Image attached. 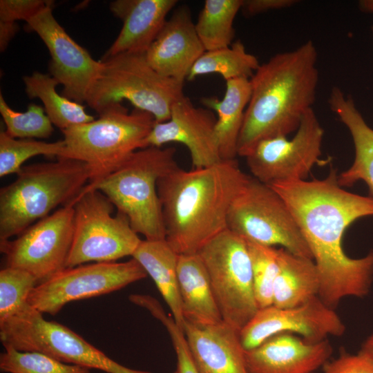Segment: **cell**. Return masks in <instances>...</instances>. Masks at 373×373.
Masks as SVG:
<instances>
[{
    "mask_svg": "<svg viewBox=\"0 0 373 373\" xmlns=\"http://www.w3.org/2000/svg\"><path fill=\"white\" fill-rule=\"evenodd\" d=\"M338 175L331 169L321 180L269 185L294 216L318 272V297L333 309L346 297H365L373 283V250L352 258L343 247L347 227L360 218L373 216V196L345 190Z\"/></svg>",
    "mask_w": 373,
    "mask_h": 373,
    "instance_id": "1",
    "label": "cell"
},
{
    "mask_svg": "<svg viewBox=\"0 0 373 373\" xmlns=\"http://www.w3.org/2000/svg\"><path fill=\"white\" fill-rule=\"evenodd\" d=\"M249 176L235 159L190 171L178 166L158 180L166 240L178 254H198L227 229L230 207Z\"/></svg>",
    "mask_w": 373,
    "mask_h": 373,
    "instance_id": "2",
    "label": "cell"
},
{
    "mask_svg": "<svg viewBox=\"0 0 373 373\" xmlns=\"http://www.w3.org/2000/svg\"><path fill=\"white\" fill-rule=\"evenodd\" d=\"M317 59L316 48L308 40L260 64L250 78L251 93L238 140V155L245 157L260 140L297 131L316 100Z\"/></svg>",
    "mask_w": 373,
    "mask_h": 373,
    "instance_id": "3",
    "label": "cell"
},
{
    "mask_svg": "<svg viewBox=\"0 0 373 373\" xmlns=\"http://www.w3.org/2000/svg\"><path fill=\"white\" fill-rule=\"evenodd\" d=\"M17 175L0 190V241L18 236L56 207L71 202L89 182L86 165L66 157L23 166Z\"/></svg>",
    "mask_w": 373,
    "mask_h": 373,
    "instance_id": "4",
    "label": "cell"
},
{
    "mask_svg": "<svg viewBox=\"0 0 373 373\" xmlns=\"http://www.w3.org/2000/svg\"><path fill=\"white\" fill-rule=\"evenodd\" d=\"M155 120L144 111L131 112L122 103L113 104L92 122L61 131L64 157L84 162L88 170V187L119 168L133 153L146 148V139Z\"/></svg>",
    "mask_w": 373,
    "mask_h": 373,
    "instance_id": "5",
    "label": "cell"
},
{
    "mask_svg": "<svg viewBox=\"0 0 373 373\" xmlns=\"http://www.w3.org/2000/svg\"><path fill=\"white\" fill-rule=\"evenodd\" d=\"M173 147L148 146L133 153L119 168L87 189L104 193L148 240H166L158 180L178 166Z\"/></svg>",
    "mask_w": 373,
    "mask_h": 373,
    "instance_id": "6",
    "label": "cell"
},
{
    "mask_svg": "<svg viewBox=\"0 0 373 373\" xmlns=\"http://www.w3.org/2000/svg\"><path fill=\"white\" fill-rule=\"evenodd\" d=\"M101 61L100 73L86 102L98 114L125 99L160 123L169 119L172 106L184 95L183 83L158 73L145 54L119 53Z\"/></svg>",
    "mask_w": 373,
    "mask_h": 373,
    "instance_id": "7",
    "label": "cell"
},
{
    "mask_svg": "<svg viewBox=\"0 0 373 373\" xmlns=\"http://www.w3.org/2000/svg\"><path fill=\"white\" fill-rule=\"evenodd\" d=\"M0 339L5 348L40 352L63 363L107 373H152L118 363L70 328L46 320L28 303L0 322Z\"/></svg>",
    "mask_w": 373,
    "mask_h": 373,
    "instance_id": "8",
    "label": "cell"
},
{
    "mask_svg": "<svg viewBox=\"0 0 373 373\" xmlns=\"http://www.w3.org/2000/svg\"><path fill=\"white\" fill-rule=\"evenodd\" d=\"M72 203L74 236L66 268L133 255L142 240L126 216H112L114 205L104 193L84 187Z\"/></svg>",
    "mask_w": 373,
    "mask_h": 373,
    "instance_id": "9",
    "label": "cell"
},
{
    "mask_svg": "<svg viewBox=\"0 0 373 373\" xmlns=\"http://www.w3.org/2000/svg\"><path fill=\"white\" fill-rule=\"evenodd\" d=\"M227 229L245 240L281 248L313 260L300 229L282 197L249 175L233 200Z\"/></svg>",
    "mask_w": 373,
    "mask_h": 373,
    "instance_id": "10",
    "label": "cell"
},
{
    "mask_svg": "<svg viewBox=\"0 0 373 373\" xmlns=\"http://www.w3.org/2000/svg\"><path fill=\"white\" fill-rule=\"evenodd\" d=\"M198 254L207 271L223 321L240 331L258 310L247 241L227 229Z\"/></svg>",
    "mask_w": 373,
    "mask_h": 373,
    "instance_id": "11",
    "label": "cell"
},
{
    "mask_svg": "<svg viewBox=\"0 0 373 373\" xmlns=\"http://www.w3.org/2000/svg\"><path fill=\"white\" fill-rule=\"evenodd\" d=\"M147 276L134 258L67 267L37 284L27 302L42 314L54 316L71 301L113 292Z\"/></svg>",
    "mask_w": 373,
    "mask_h": 373,
    "instance_id": "12",
    "label": "cell"
},
{
    "mask_svg": "<svg viewBox=\"0 0 373 373\" xmlns=\"http://www.w3.org/2000/svg\"><path fill=\"white\" fill-rule=\"evenodd\" d=\"M74 236L71 202L32 224L12 240L0 241L6 266L33 275L38 284L66 268Z\"/></svg>",
    "mask_w": 373,
    "mask_h": 373,
    "instance_id": "13",
    "label": "cell"
},
{
    "mask_svg": "<svg viewBox=\"0 0 373 373\" xmlns=\"http://www.w3.org/2000/svg\"><path fill=\"white\" fill-rule=\"evenodd\" d=\"M323 135L314 109L308 110L293 138L264 139L248 153L245 157L252 177L267 185L305 180L320 162Z\"/></svg>",
    "mask_w": 373,
    "mask_h": 373,
    "instance_id": "14",
    "label": "cell"
},
{
    "mask_svg": "<svg viewBox=\"0 0 373 373\" xmlns=\"http://www.w3.org/2000/svg\"><path fill=\"white\" fill-rule=\"evenodd\" d=\"M345 325L334 309L318 296L292 307L274 305L258 309L240 332L245 350L253 349L279 333L301 336L309 343H318L328 336H341Z\"/></svg>",
    "mask_w": 373,
    "mask_h": 373,
    "instance_id": "15",
    "label": "cell"
},
{
    "mask_svg": "<svg viewBox=\"0 0 373 373\" xmlns=\"http://www.w3.org/2000/svg\"><path fill=\"white\" fill-rule=\"evenodd\" d=\"M52 6V3L26 23L48 49L50 75L63 85L61 95L82 104L86 102L99 76L102 61L94 59L70 37L55 18Z\"/></svg>",
    "mask_w": 373,
    "mask_h": 373,
    "instance_id": "16",
    "label": "cell"
},
{
    "mask_svg": "<svg viewBox=\"0 0 373 373\" xmlns=\"http://www.w3.org/2000/svg\"><path fill=\"white\" fill-rule=\"evenodd\" d=\"M216 117L207 108L195 107L182 95L172 106L168 120L155 123L146 146L162 147L176 142L189 150L193 169L208 167L222 161L216 142Z\"/></svg>",
    "mask_w": 373,
    "mask_h": 373,
    "instance_id": "17",
    "label": "cell"
},
{
    "mask_svg": "<svg viewBox=\"0 0 373 373\" xmlns=\"http://www.w3.org/2000/svg\"><path fill=\"white\" fill-rule=\"evenodd\" d=\"M205 52L189 8L178 7L145 53L151 67L161 75L184 83Z\"/></svg>",
    "mask_w": 373,
    "mask_h": 373,
    "instance_id": "18",
    "label": "cell"
},
{
    "mask_svg": "<svg viewBox=\"0 0 373 373\" xmlns=\"http://www.w3.org/2000/svg\"><path fill=\"white\" fill-rule=\"evenodd\" d=\"M328 339L309 343L291 333H279L245 351L248 373H314L332 354Z\"/></svg>",
    "mask_w": 373,
    "mask_h": 373,
    "instance_id": "19",
    "label": "cell"
},
{
    "mask_svg": "<svg viewBox=\"0 0 373 373\" xmlns=\"http://www.w3.org/2000/svg\"><path fill=\"white\" fill-rule=\"evenodd\" d=\"M239 330L224 321H184V333L198 373H248Z\"/></svg>",
    "mask_w": 373,
    "mask_h": 373,
    "instance_id": "20",
    "label": "cell"
},
{
    "mask_svg": "<svg viewBox=\"0 0 373 373\" xmlns=\"http://www.w3.org/2000/svg\"><path fill=\"white\" fill-rule=\"evenodd\" d=\"M177 0H116L112 13L122 21V29L103 57L119 53L145 54L167 20Z\"/></svg>",
    "mask_w": 373,
    "mask_h": 373,
    "instance_id": "21",
    "label": "cell"
},
{
    "mask_svg": "<svg viewBox=\"0 0 373 373\" xmlns=\"http://www.w3.org/2000/svg\"><path fill=\"white\" fill-rule=\"evenodd\" d=\"M331 111L349 130L355 155L351 166L338 175L341 186L364 182L373 196V128L357 109L353 99L341 89L331 92L327 100Z\"/></svg>",
    "mask_w": 373,
    "mask_h": 373,
    "instance_id": "22",
    "label": "cell"
},
{
    "mask_svg": "<svg viewBox=\"0 0 373 373\" xmlns=\"http://www.w3.org/2000/svg\"><path fill=\"white\" fill-rule=\"evenodd\" d=\"M177 271L184 320L204 325L223 321L207 271L199 254L179 255Z\"/></svg>",
    "mask_w": 373,
    "mask_h": 373,
    "instance_id": "23",
    "label": "cell"
},
{
    "mask_svg": "<svg viewBox=\"0 0 373 373\" xmlns=\"http://www.w3.org/2000/svg\"><path fill=\"white\" fill-rule=\"evenodd\" d=\"M250 79L239 78L226 82L222 99L205 97L202 104L217 113L215 134L222 160H235L245 113L251 97Z\"/></svg>",
    "mask_w": 373,
    "mask_h": 373,
    "instance_id": "24",
    "label": "cell"
},
{
    "mask_svg": "<svg viewBox=\"0 0 373 373\" xmlns=\"http://www.w3.org/2000/svg\"><path fill=\"white\" fill-rule=\"evenodd\" d=\"M178 256L166 240H142L132 257L153 280L175 323L184 332L185 320L177 271Z\"/></svg>",
    "mask_w": 373,
    "mask_h": 373,
    "instance_id": "25",
    "label": "cell"
},
{
    "mask_svg": "<svg viewBox=\"0 0 373 373\" xmlns=\"http://www.w3.org/2000/svg\"><path fill=\"white\" fill-rule=\"evenodd\" d=\"M320 279L313 260L278 249V267L273 291V305L287 308L318 296Z\"/></svg>",
    "mask_w": 373,
    "mask_h": 373,
    "instance_id": "26",
    "label": "cell"
},
{
    "mask_svg": "<svg viewBox=\"0 0 373 373\" xmlns=\"http://www.w3.org/2000/svg\"><path fill=\"white\" fill-rule=\"evenodd\" d=\"M23 81L28 96L31 99L39 98L43 102L52 124L61 131L95 119L82 104L58 94L55 88L59 83L50 75L35 72L24 76Z\"/></svg>",
    "mask_w": 373,
    "mask_h": 373,
    "instance_id": "27",
    "label": "cell"
},
{
    "mask_svg": "<svg viewBox=\"0 0 373 373\" xmlns=\"http://www.w3.org/2000/svg\"><path fill=\"white\" fill-rule=\"evenodd\" d=\"M260 64L257 57L238 40L228 47L205 51L191 68L186 80L211 73L220 75L226 82L250 79Z\"/></svg>",
    "mask_w": 373,
    "mask_h": 373,
    "instance_id": "28",
    "label": "cell"
},
{
    "mask_svg": "<svg viewBox=\"0 0 373 373\" xmlns=\"http://www.w3.org/2000/svg\"><path fill=\"white\" fill-rule=\"evenodd\" d=\"M242 0H206L195 28L205 51L228 47L235 36L233 21Z\"/></svg>",
    "mask_w": 373,
    "mask_h": 373,
    "instance_id": "29",
    "label": "cell"
},
{
    "mask_svg": "<svg viewBox=\"0 0 373 373\" xmlns=\"http://www.w3.org/2000/svg\"><path fill=\"white\" fill-rule=\"evenodd\" d=\"M43 155L64 157L66 145L64 140L45 142L34 140H17L3 131L0 132V176L17 174L23 164L32 157Z\"/></svg>",
    "mask_w": 373,
    "mask_h": 373,
    "instance_id": "30",
    "label": "cell"
},
{
    "mask_svg": "<svg viewBox=\"0 0 373 373\" xmlns=\"http://www.w3.org/2000/svg\"><path fill=\"white\" fill-rule=\"evenodd\" d=\"M0 370L6 373H90V369L61 362L36 352L5 348L0 355Z\"/></svg>",
    "mask_w": 373,
    "mask_h": 373,
    "instance_id": "31",
    "label": "cell"
},
{
    "mask_svg": "<svg viewBox=\"0 0 373 373\" xmlns=\"http://www.w3.org/2000/svg\"><path fill=\"white\" fill-rule=\"evenodd\" d=\"M0 113L6 126L5 132L13 138H47L53 132L44 108L30 104L26 112L11 108L0 94Z\"/></svg>",
    "mask_w": 373,
    "mask_h": 373,
    "instance_id": "32",
    "label": "cell"
},
{
    "mask_svg": "<svg viewBox=\"0 0 373 373\" xmlns=\"http://www.w3.org/2000/svg\"><path fill=\"white\" fill-rule=\"evenodd\" d=\"M247 241L251 258L254 289L258 309L273 305V291L278 267V249Z\"/></svg>",
    "mask_w": 373,
    "mask_h": 373,
    "instance_id": "33",
    "label": "cell"
},
{
    "mask_svg": "<svg viewBox=\"0 0 373 373\" xmlns=\"http://www.w3.org/2000/svg\"><path fill=\"white\" fill-rule=\"evenodd\" d=\"M38 284L37 278L21 269L6 267L0 271V322L18 312Z\"/></svg>",
    "mask_w": 373,
    "mask_h": 373,
    "instance_id": "34",
    "label": "cell"
},
{
    "mask_svg": "<svg viewBox=\"0 0 373 373\" xmlns=\"http://www.w3.org/2000/svg\"><path fill=\"white\" fill-rule=\"evenodd\" d=\"M147 309L166 328L176 353L177 365L173 373H198L191 356L184 333L168 315L157 300L149 303Z\"/></svg>",
    "mask_w": 373,
    "mask_h": 373,
    "instance_id": "35",
    "label": "cell"
},
{
    "mask_svg": "<svg viewBox=\"0 0 373 373\" xmlns=\"http://www.w3.org/2000/svg\"><path fill=\"white\" fill-rule=\"evenodd\" d=\"M52 3V1L44 0H1L0 21L13 23L17 20H23L27 22Z\"/></svg>",
    "mask_w": 373,
    "mask_h": 373,
    "instance_id": "36",
    "label": "cell"
},
{
    "mask_svg": "<svg viewBox=\"0 0 373 373\" xmlns=\"http://www.w3.org/2000/svg\"><path fill=\"white\" fill-rule=\"evenodd\" d=\"M323 368V373H373V358L361 350L356 354L341 352Z\"/></svg>",
    "mask_w": 373,
    "mask_h": 373,
    "instance_id": "37",
    "label": "cell"
},
{
    "mask_svg": "<svg viewBox=\"0 0 373 373\" xmlns=\"http://www.w3.org/2000/svg\"><path fill=\"white\" fill-rule=\"evenodd\" d=\"M297 0H242L241 10L251 17L270 10H281L293 6Z\"/></svg>",
    "mask_w": 373,
    "mask_h": 373,
    "instance_id": "38",
    "label": "cell"
},
{
    "mask_svg": "<svg viewBox=\"0 0 373 373\" xmlns=\"http://www.w3.org/2000/svg\"><path fill=\"white\" fill-rule=\"evenodd\" d=\"M16 23L0 21V50L3 52L17 31Z\"/></svg>",
    "mask_w": 373,
    "mask_h": 373,
    "instance_id": "39",
    "label": "cell"
},
{
    "mask_svg": "<svg viewBox=\"0 0 373 373\" xmlns=\"http://www.w3.org/2000/svg\"><path fill=\"white\" fill-rule=\"evenodd\" d=\"M361 350L373 358V333L363 343Z\"/></svg>",
    "mask_w": 373,
    "mask_h": 373,
    "instance_id": "40",
    "label": "cell"
},
{
    "mask_svg": "<svg viewBox=\"0 0 373 373\" xmlns=\"http://www.w3.org/2000/svg\"><path fill=\"white\" fill-rule=\"evenodd\" d=\"M359 9L365 12H373V0L360 1L358 2Z\"/></svg>",
    "mask_w": 373,
    "mask_h": 373,
    "instance_id": "41",
    "label": "cell"
},
{
    "mask_svg": "<svg viewBox=\"0 0 373 373\" xmlns=\"http://www.w3.org/2000/svg\"><path fill=\"white\" fill-rule=\"evenodd\" d=\"M372 35H373V26L372 27Z\"/></svg>",
    "mask_w": 373,
    "mask_h": 373,
    "instance_id": "42",
    "label": "cell"
}]
</instances>
